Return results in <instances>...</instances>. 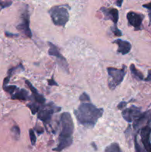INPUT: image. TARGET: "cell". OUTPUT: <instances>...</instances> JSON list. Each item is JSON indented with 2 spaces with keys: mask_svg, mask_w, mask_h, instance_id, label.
<instances>
[{
  "mask_svg": "<svg viewBox=\"0 0 151 152\" xmlns=\"http://www.w3.org/2000/svg\"><path fill=\"white\" fill-rule=\"evenodd\" d=\"M103 113V108H97L90 102H83L76 110H74V114L78 123L89 129L94 127Z\"/></svg>",
  "mask_w": 151,
  "mask_h": 152,
  "instance_id": "cell-1",
  "label": "cell"
},
{
  "mask_svg": "<svg viewBox=\"0 0 151 152\" xmlns=\"http://www.w3.org/2000/svg\"><path fill=\"white\" fill-rule=\"evenodd\" d=\"M61 132L58 138L57 146L53 151L60 152L70 146L73 143V134L74 132V123L72 117L68 112H64L60 116Z\"/></svg>",
  "mask_w": 151,
  "mask_h": 152,
  "instance_id": "cell-2",
  "label": "cell"
},
{
  "mask_svg": "<svg viewBox=\"0 0 151 152\" xmlns=\"http://www.w3.org/2000/svg\"><path fill=\"white\" fill-rule=\"evenodd\" d=\"M69 6L56 5L49 10L52 22L56 26H65L69 21Z\"/></svg>",
  "mask_w": 151,
  "mask_h": 152,
  "instance_id": "cell-3",
  "label": "cell"
},
{
  "mask_svg": "<svg viewBox=\"0 0 151 152\" xmlns=\"http://www.w3.org/2000/svg\"><path fill=\"white\" fill-rule=\"evenodd\" d=\"M107 70V74L109 76L108 86L110 90H114L117 86H119L122 83L126 74V66L124 65L121 69L109 67Z\"/></svg>",
  "mask_w": 151,
  "mask_h": 152,
  "instance_id": "cell-4",
  "label": "cell"
},
{
  "mask_svg": "<svg viewBox=\"0 0 151 152\" xmlns=\"http://www.w3.org/2000/svg\"><path fill=\"white\" fill-rule=\"evenodd\" d=\"M60 111V107L56 106L53 102H50L40 108L37 117H38V120L43 122L44 124H48L51 121L52 115L54 113L59 112Z\"/></svg>",
  "mask_w": 151,
  "mask_h": 152,
  "instance_id": "cell-5",
  "label": "cell"
},
{
  "mask_svg": "<svg viewBox=\"0 0 151 152\" xmlns=\"http://www.w3.org/2000/svg\"><path fill=\"white\" fill-rule=\"evenodd\" d=\"M16 28L19 31L23 33L28 38L32 37V32L30 28V13L28 5H25V9L21 13V22L16 26Z\"/></svg>",
  "mask_w": 151,
  "mask_h": 152,
  "instance_id": "cell-6",
  "label": "cell"
},
{
  "mask_svg": "<svg viewBox=\"0 0 151 152\" xmlns=\"http://www.w3.org/2000/svg\"><path fill=\"white\" fill-rule=\"evenodd\" d=\"M121 115H122L123 118L124 119L126 122L130 123L139 120L141 116L142 115V113L140 108L132 105L130 108H125L124 110H123Z\"/></svg>",
  "mask_w": 151,
  "mask_h": 152,
  "instance_id": "cell-7",
  "label": "cell"
},
{
  "mask_svg": "<svg viewBox=\"0 0 151 152\" xmlns=\"http://www.w3.org/2000/svg\"><path fill=\"white\" fill-rule=\"evenodd\" d=\"M48 45H49V47H50L49 48V50H48L49 55H50V56H54V57L57 59L59 65H60V66L62 67L64 70H65V71L68 72V62H67L66 59H65V58L62 56V53L59 52L58 48L56 47L55 45H53V43L50 42H48Z\"/></svg>",
  "mask_w": 151,
  "mask_h": 152,
  "instance_id": "cell-8",
  "label": "cell"
},
{
  "mask_svg": "<svg viewBox=\"0 0 151 152\" xmlns=\"http://www.w3.org/2000/svg\"><path fill=\"white\" fill-rule=\"evenodd\" d=\"M151 134V126L146 125L140 130L141 140L144 145V148L147 152H151V141L150 140Z\"/></svg>",
  "mask_w": 151,
  "mask_h": 152,
  "instance_id": "cell-9",
  "label": "cell"
},
{
  "mask_svg": "<svg viewBox=\"0 0 151 152\" xmlns=\"http://www.w3.org/2000/svg\"><path fill=\"white\" fill-rule=\"evenodd\" d=\"M127 19L128 21V25L133 26L136 31H139L141 29V26H142L144 19L143 15L136 13V12L130 11L127 13Z\"/></svg>",
  "mask_w": 151,
  "mask_h": 152,
  "instance_id": "cell-10",
  "label": "cell"
},
{
  "mask_svg": "<svg viewBox=\"0 0 151 152\" xmlns=\"http://www.w3.org/2000/svg\"><path fill=\"white\" fill-rule=\"evenodd\" d=\"M101 10L105 15V19H110L114 23V25H117L118 21V10L114 7H102Z\"/></svg>",
  "mask_w": 151,
  "mask_h": 152,
  "instance_id": "cell-11",
  "label": "cell"
},
{
  "mask_svg": "<svg viewBox=\"0 0 151 152\" xmlns=\"http://www.w3.org/2000/svg\"><path fill=\"white\" fill-rule=\"evenodd\" d=\"M113 43H115V44H116L118 45V50H117V52L121 53L122 55L127 54L131 50V44L129 42L125 41V40L118 39L116 40H114L113 42Z\"/></svg>",
  "mask_w": 151,
  "mask_h": 152,
  "instance_id": "cell-12",
  "label": "cell"
},
{
  "mask_svg": "<svg viewBox=\"0 0 151 152\" xmlns=\"http://www.w3.org/2000/svg\"><path fill=\"white\" fill-rule=\"evenodd\" d=\"M25 83L27 84V86H28L29 89L30 90V91L32 92V94L33 96L34 99H35L36 102H37L39 105H44V102H45L46 99L44 96H42L41 94H40L38 92V91L36 90L35 87H33L32 84H31L30 82L28 80H25Z\"/></svg>",
  "mask_w": 151,
  "mask_h": 152,
  "instance_id": "cell-13",
  "label": "cell"
},
{
  "mask_svg": "<svg viewBox=\"0 0 151 152\" xmlns=\"http://www.w3.org/2000/svg\"><path fill=\"white\" fill-rule=\"evenodd\" d=\"M145 123H147V125H150V123H151V111L142 113V115L141 116L140 118L133 123V128L135 130H136Z\"/></svg>",
  "mask_w": 151,
  "mask_h": 152,
  "instance_id": "cell-14",
  "label": "cell"
},
{
  "mask_svg": "<svg viewBox=\"0 0 151 152\" xmlns=\"http://www.w3.org/2000/svg\"><path fill=\"white\" fill-rule=\"evenodd\" d=\"M28 98V91L25 89H19L18 88L16 91L13 95H11L12 99H16V100L25 101Z\"/></svg>",
  "mask_w": 151,
  "mask_h": 152,
  "instance_id": "cell-15",
  "label": "cell"
},
{
  "mask_svg": "<svg viewBox=\"0 0 151 152\" xmlns=\"http://www.w3.org/2000/svg\"><path fill=\"white\" fill-rule=\"evenodd\" d=\"M19 69L22 70V71H24V67H23V65H22V64H20V65H17V66H16V67H13V68H10V69L9 70L7 77L4 79V82H3V87H5L6 86H7V83H8L9 81H10V77H11L12 75H13V74H14V73Z\"/></svg>",
  "mask_w": 151,
  "mask_h": 152,
  "instance_id": "cell-16",
  "label": "cell"
},
{
  "mask_svg": "<svg viewBox=\"0 0 151 152\" xmlns=\"http://www.w3.org/2000/svg\"><path fill=\"white\" fill-rule=\"evenodd\" d=\"M130 71H131L132 75H133V77H134L135 79H136L137 80H139V81L144 80L143 74L136 68L134 64H131V65H130Z\"/></svg>",
  "mask_w": 151,
  "mask_h": 152,
  "instance_id": "cell-17",
  "label": "cell"
},
{
  "mask_svg": "<svg viewBox=\"0 0 151 152\" xmlns=\"http://www.w3.org/2000/svg\"><path fill=\"white\" fill-rule=\"evenodd\" d=\"M105 152H121V150L118 143L113 142L105 148Z\"/></svg>",
  "mask_w": 151,
  "mask_h": 152,
  "instance_id": "cell-18",
  "label": "cell"
},
{
  "mask_svg": "<svg viewBox=\"0 0 151 152\" xmlns=\"http://www.w3.org/2000/svg\"><path fill=\"white\" fill-rule=\"evenodd\" d=\"M27 106L29 108V109L30 110V111L32 112L33 114H36V113H38L40 108H41L39 104H38L37 102H30V103H28V105H27Z\"/></svg>",
  "mask_w": 151,
  "mask_h": 152,
  "instance_id": "cell-19",
  "label": "cell"
},
{
  "mask_svg": "<svg viewBox=\"0 0 151 152\" xmlns=\"http://www.w3.org/2000/svg\"><path fill=\"white\" fill-rule=\"evenodd\" d=\"M11 132L13 134V137L16 138V140H18L20 137V129L19 128L18 126H13L11 129Z\"/></svg>",
  "mask_w": 151,
  "mask_h": 152,
  "instance_id": "cell-20",
  "label": "cell"
},
{
  "mask_svg": "<svg viewBox=\"0 0 151 152\" xmlns=\"http://www.w3.org/2000/svg\"><path fill=\"white\" fill-rule=\"evenodd\" d=\"M17 88L18 87L16 86H6L5 87H3L4 91H5L6 92L10 94V95H13Z\"/></svg>",
  "mask_w": 151,
  "mask_h": 152,
  "instance_id": "cell-21",
  "label": "cell"
},
{
  "mask_svg": "<svg viewBox=\"0 0 151 152\" xmlns=\"http://www.w3.org/2000/svg\"><path fill=\"white\" fill-rule=\"evenodd\" d=\"M134 145L136 152H147L145 151L144 148H143L140 145H139V143L137 141V137H136V136H135L134 137Z\"/></svg>",
  "mask_w": 151,
  "mask_h": 152,
  "instance_id": "cell-22",
  "label": "cell"
},
{
  "mask_svg": "<svg viewBox=\"0 0 151 152\" xmlns=\"http://www.w3.org/2000/svg\"><path fill=\"white\" fill-rule=\"evenodd\" d=\"M29 135H30V139L31 144H32V145H35L36 142V137L35 132H34L33 129H30Z\"/></svg>",
  "mask_w": 151,
  "mask_h": 152,
  "instance_id": "cell-23",
  "label": "cell"
},
{
  "mask_svg": "<svg viewBox=\"0 0 151 152\" xmlns=\"http://www.w3.org/2000/svg\"><path fill=\"white\" fill-rule=\"evenodd\" d=\"M79 100L81 101V102H90V99L89 95L87 94L84 93V92L80 95Z\"/></svg>",
  "mask_w": 151,
  "mask_h": 152,
  "instance_id": "cell-24",
  "label": "cell"
},
{
  "mask_svg": "<svg viewBox=\"0 0 151 152\" xmlns=\"http://www.w3.org/2000/svg\"><path fill=\"white\" fill-rule=\"evenodd\" d=\"M111 31H112V32L113 33L114 35L116 36V37H121V36L122 35V33H121V31L118 29L117 25H114L113 27H112V28H111Z\"/></svg>",
  "mask_w": 151,
  "mask_h": 152,
  "instance_id": "cell-25",
  "label": "cell"
},
{
  "mask_svg": "<svg viewBox=\"0 0 151 152\" xmlns=\"http://www.w3.org/2000/svg\"><path fill=\"white\" fill-rule=\"evenodd\" d=\"M11 4H12V1H0V11H1V9L4 8V7H9V6H10Z\"/></svg>",
  "mask_w": 151,
  "mask_h": 152,
  "instance_id": "cell-26",
  "label": "cell"
},
{
  "mask_svg": "<svg viewBox=\"0 0 151 152\" xmlns=\"http://www.w3.org/2000/svg\"><path fill=\"white\" fill-rule=\"evenodd\" d=\"M143 7L144 8H147L149 10V18H150V22H151V2L147 3V4H143Z\"/></svg>",
  "mask_w": 151,
  "mask_h": 152,
  "instance_id": "cell-27",
  "label": "cell"
},
{
  "mask_svg": "<svg viewBox=\"0 0 151 152\" xmlns=\"http://www.w3.org/2000/svg\"><path fill=\"white\" fill-rule=\"evenodd\" d=\"M127 102H124V101H121V102H120L119 104H118V105H117V108L119 110H122L123 108H124L126 107V105H127Z\"/></svg>",
  "mask_w": 151,
  "mask_h": 152,
  "instance_id": "cell-28",
  "label": "cell"
},
{
  "mask_svg": "<svg viewBox=\"0 0 151 152\" xmlns=\"http://www.w3.org/2000/svg\"><path fill=\"white\" fill-rule=\"evenodd\" d=\"M47 82H48V85H49V86H58V84L56 83V82L54 81V80H53V77H52V78L50 79V80H47Z\"/></svg>",
  "mask_w": 151,
  "mask_h": 152,
  "instance_id": "cell-29",
  "label": "cell"
},
{
  "mask_svg": "<svg viewBox=\"0 0 151 152\" xmlns=\"http://www.w3.org/2000/svg\"><path fill=\"white\" fill-rule=\"evenodd\" d=\"M144 80L146 82H151V69L148 71L147 77L144 79Z\"/></svg>",
  "mask_w": 151,
  "mask_h": 152,
  "instance_id": "cell-30",
  "label": "cell"
},
{
  "mask_svg": "<svg viewBox=\"0 0 151 152\" xmlns=\"http://www.w3.org/2000/svg\"><path fill=\"white\" fill-rule=\"evenodd\" d=\"M35 131H36L37 133H38V134H41L44 132V130H43V129H41V128H38V129H37L36 126L34 128V132H35Z\"/></svg>",
  "mask_w": 151,
  "mask_h": 152,
  "instance_id": "cell-31",
  "label": "cell"
},
{
  "mask_svg": "<svg viewBox=\"0 0 151 152\" xmlns=\"http://www.w3.org/2000/svg\"><path fill=\"white\" fill-rule=\"evenodd\" d=\"M5 35L7 37H18V34H10L8 32H5Z\"/></svg>",
  "mask_w": 151,
  "mask_h": 152,
  "instance_id": "cell-32",
  "label": "cell"
},
{
  "mask_svg": "<svg viewBox=\"0 0 151 152\" xmlns=\"http://www.w3.org/2000/svg\"><path fill=\"white\" fill-rule=\"evenodd\" d=\"M122 2L123 1H117L115 3H116V4L118 6V7H121V4H122Z\"/></svg>",
  "mask_w": 151,
  "mask_h": 152,
  "instance_id": "cell-33",
  "label": "cell"
},
{
  "mask_svg": "<svg viewBox=\"0 0 151 152\" xmlns=\"http://www.w3.org/2000/svg\"><path fill=\"white\" fill-rule=\"evenodd\" d=\"M91 145H92V146H93V147H94L95 150H97V148H96V145H95V143H94V142H93V143H92Z\"/></svg>",
  "mask_w": 151,
  "mask_h": 152,
  "instance_id": "cell-34",
  "label": "cell"
}]
</instances>
